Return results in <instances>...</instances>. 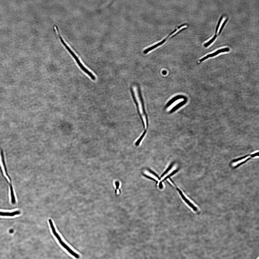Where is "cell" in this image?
<instances>
[{
    "mask_svg": "<svg viewBox=\"0 0 259 259\" xmlns=\"http://www.w3.org/2000/svg\"><path fill=\"white\" fill-rule=\"evenodd\" d=\"M159 187L161 189L162 188L163 186L161 182H160L159 183Z\"/></svg>",
    "mask_w": 259,
    "mask_h": 259,
    "instance_id": "cell-16",
    "label": "cell"
},
{
    "mask_svg": "<svg viewBox=\"0 0 259 259\" xmlns=\"http://www.w3.org/2000/svg\"><path fill=\"white\" fill-rule=\"evenodd\" d=\"M143 175L145 177H146L147 178H148L149 179H150L151 180H153V181H156V180H155V179H154L153 178H152V177H150V176H147V175H146V174H143Z\"/></svg>",
    "mask_w": 259,
    "mask_h": 259,
    "instance_id": "cell-15",
    "label": "cell"
},
{
    "mask_svg": "<svg viewBox=\"0 0 259 259\" xmlns=\"http://www.w3.org/2000/svg\"><path fill=\"white\" fill-rule=\"evenodd\" d=\"M20 213V212L19 211H16L11 212L0 211V216L13 217L19 214Z\"/></svg>",
    "mask_w": 259,
    "mask_h": 259,
    "instance_id": "cell-6",
    "label": "cell"
},
{
    "mask_svg": "<svg viewBox=\"0 0 259 259\" xmlns=\"http://www.w3.org/2000/svg\"><path fill=\"white\" fill-rule=\"evenodd\" d=\"M217 36L215 35L209 41L205 44L204 45L205 47H207L210 45L215 39Z\"/></svg>",
    "mask_w": 259,
    "mask_h": 259,
    "instance_id": "cell-9",
    "label": "cell"
},
{
    "mask_svg": "<svg viewBox=\"0 0 259 259\" xmlns=\"http://www.w3.org/2000/svg\"><path fill=\"white\" fill-rule=\"evenodd\" d=\"M182 100H176L172 104L167 108V110L168 111H169L171 110L176 105L182 102Z\"/></svg>",
    "mask_w": 259,
    "mask_h": 259,
    "instance_id": "cell-7",
    "label": "cell"
},
{
    "mask_svg": "<svg viewBox=\"0 0 259 259\" xmlns=\"http://www.w3.org/2000/svg\"><path fill=\"white\" fill-rule=\"evenodd\" d=\"M148 171L149 172H150V173L155 176L156 177L158 178L159 180H160V178L158 176L154 171L149 169H148Z\"/></svg>",
    "mask_w": 259,
    "mask_h": 259,
    "instance_id": "cell-12",
    "label": "cell"
},
{
    "mask_svg": "<svg viewBox=\"0 0 259 259\" xmlns=\"http://www.w3.org/2000/svg\"><path fill=\"white\" fill-rule=\"evenodd\" d=\"M62 43L75 59L78 65L81 69L88 75L91 78L93 77L94 76L93 74L83 65L81 62L78 57L70 49L64 41H62Z\"/></svg>",
    "mask_w": 259,
    "mask_h": 259,
    "instance_id": "cell-2",
    "label": "cell"
},
{
    "mask_svg": "<svg viewBox=\"0 0 259 259\" xmlns=\"http://www.w3.org/2000/svg\"><path fill=\"white\" fill-rule=\"evenodd\" d=\"M115 184L116 186V189L115 191V192L116 193H117V190L118 189L119 186V183L118 181H116L115 182Z\"/></svg>",
    "mask_w": 259,
    "mask_h": 259,
    "instance_id": "cell-14",
    "label": "cell"
},
{
    "mask_svg": "<svg viewBox=\"0 0 259 259\" xmlns=\"http://www.w3.org/2000/svg\"><path fill=\"white\" fill-rule=\"evenodd\" d=\"M58 240L62 246L72 255L77 259H79L80 258V255L77 253L74 252L65 244L62 240L61 238L59 239Z\"/></svg>",
    "mask_w": 259,
    "mask_h": 259,
    "instance_id": "cell-3",
    "label": "cell"
},
{
    "mask_svg": "<svg viewBox=\"0 0 259 259\" xmlns=\"http://www.w3.org/2000/svg\"><path fill=\"white\" fill-rule=\"evenodd\" d=\"M229 50L230 49L228 48H225L220 49L213 53L208 54L206 56L201 59L200 60V62H202L209 57H212L215 56L220 53L226 52H228L229 51Z\"/></svg>",
    "mask_w": 259,
    "mask_h": 259,
    "instance_id": "cell-4",
    "label": "cell"
},
{
    "mask_svg": "<svg viewBox=\"0 0 259 259\" xmlns=\"http://www.w3.org/2000/svg\"><path fill=\"white\" fill-rule=\"evenodd\" d=\"M174 163H172L169 167L167 168L165 171L164 172L161 176V178L163 177L172 168L173 165Z\"/></svg>",
    "mask_w": 259,
    "mask_h": 259,
    "instance_id": "cell-8",
    "label": "cell"
},
{
    "mask_svg": "<svg viewBox=\"0 0 259 259\" xmlns=\"http://www.w3.org/2000/svg\"><path fill=\"white\" fill-rule=\"evenodd\" d=\"M223 18V17L222 16L220 18V19L219 20V21L218 22L217 25V27H216V31H215V33H216V34L217 33V32H218V31L219 27V26L220 24L221 23V21L222 20V19Z\"/></svg>",
    "mask_w": 259,
    "mask_h": 259,
    "instance_id": "cell-11",
    "label": "cell"
},
{
    "mask_svg": "<svg viewBox=\"0 0 259 259\" xmlns=\"http://www.w3.org/2000/svg\"><path fill=\"white\" fill-rule=\"evenodd\" d=\"M171 35V34H169V35L167 36V37L165 38L163 40L145 49L143 51L144 53L145 54H146L149 51H151L153 49L156 48L159 46L162 45L166 41V40L168 39V38Z\"/></svg>",
    "mask_w": 259,
    "mask_h": 259,
    "instance_id": "cell-5",
    "label": "cell"
},
{
    "mask_svg": "<svg viewBox=\"0 0 259 259\" xmlns=\"http://www.w3.org/2000/svg\"><path fill=\"white\" fill-rule=\"evenodd\" d=\"M227 20H228V19H227L226 20H225V21H224V22L223 23V24H222V26H221V27L219 30V33H218V34H220L221 33V31H222L223 28L224 26L225 25L226 23L227 22Z\"/></svg>",
    "mask_w": 259,
    "mask_h": 259,
    "instance_id": "cell-13",
    "label": "cell"
},
{
    "mask_svg": "<svg viewBox=\"0 0 259 259\" xmlns=\"http://www.w3.org/2000/svg\"><path fill=\"white\" fill-rule=\"evenodd\" d=\"M178 171V170H175V171H174L172 172L171 173V174H169V175L168 176L166 177H165L163 179V180H162V181H164L165 180H166L168 178H169L170 177L175 174Z\"/></svg>",
    "mask_w": 259,
    "mask_h": 259,
    "instance_id": "cell-10",
    "label": "cell"
},
{
    "mask_svg": "<svg viewBox=\"0 0 259 259\" xmlns=\"http://www.w3.org/2000/svg\"><path fill=\"white\" fill-rule=\"evenodd\" d=\"M162 74L165 75L167 74V71H166L164 70L162 72Z\"/></svg>",
    "mask_w": 259,
    "mask_h": 259,
    "instance_id": "cell-17",
    "label": "cell"
},
{
    "mask_svg": "<svg viewBox=\"0 0 259 259\" xmlns=\"http://www.w3.org/2000/svg\"><path fill=\"white\" fill-rule=\"evenodd\" d=\"M2 162L4 168V171L6 174V175L7 176L8 179L9 180V181L8 180L6 177L4 175L3 169L0 163V172L2 177L9 186L10 191L11 201L12 203H14L16 202V200L12 184V180L8 172L5 161L4 160H3L2 161Z\"/></svg>",
    "mask_w": 259,
    "mask_h": 259,
    "instance_id": "cell-1",
    "label": "cell"
}]
</instances>
